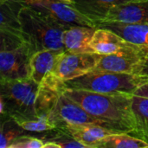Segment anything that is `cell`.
Masks as SVG:
<instances>
[{"label": "cell", "mask_w": 148, "mask_h": 148, "mask_svg": "<svg viewBox=\"0 0 148 148\" xmlns=\"http://www.w3.org/2000/svg\"><path fill=\"white\" fill-rule=\"evenodd\" d=\"M20 19L25 40L33 54L43 49L66 51L63 43L66 28L26 3L20 11Z\"/></svg>", "instance_id": "7a4b0ae2"}, {"label": "cell", "mask_w": 148, "mask_h": 148, "mask_svg": "<svg viewBox=\"0 0 148 148\" xmlns=\"http://www.w3.org/2000/svg\"><path fill=\"white\" fill-rule=\"evenodd\" d=\"M95 29L96 28L82 25H75L66 29L63 33V43L66 51L72 53L92 52L89 42Z\"/></svg>", "instance_id": "5bb4252c"}, {"label": "cell", "mask_w": 148, "mask_h": 148, "mask_svg": "<svg viewBox=\"0 0 148 148\" xmlns=\"http://www.w3.org/2000/svg\"><path fill=\"white\" fill-rule=\"evenodd\" d=\"M45 140L28 135L18 137L10 148H43Z\"/></svg>", "instance_id": "44dd1931"}, {"label": "cell", "mask_w": 148, "mask_h": 148, "mask_svg": "<svg viewBox=\"0 0 148 148\" xmlns=\"http://www.w3.org/2000/svg\"><path fill=\"white\" fill-rule=\"evenodd\" d=\"M40 84L30 78L1 82V114L14 120L36 119V100Z\"/></svg>", "instance_id": "277c9868"}, {"label": "cell", "mask_w": 148, "mask_h": 148, "mask_svg": "<svg viewBox=\"0 0 148 148\" xmlns=\"http://www.w3.org/2000/svg\"><path fill=\"white\" fill-rule=\"evenodd\" d=\"M0 3V32L15 35L25 39L20 19V11L25 3L23 0H3Z\"/></svg>", "instance_id": "7c38bea8"}, {"label": "cell", "mask_w": 148, "mask_h": 148, "mask_svg": "<svg viewBox=\"0 0 148 148\" xmlns=\"http://www.w3.org/2000/svg\"><path fill=\"white\" fill-rule=\"evenodd\" d=\"M138 1L142 0H74L73 5L97 26L113 8Z\"/></svg>", "instance_id": "4fadbf2b"}, {"label": "cell", "mask_w": 148, "mask_h": 148, "mask_svg": "<svg viewBox=\"0 0 148 148\" xmlns=\"http://www.w3.org/2000/svg\"><path fill=\"white\" fill-rule=\"evenodd\" d=\"M93 53L107 56L117 53L123 49H140L124 39L116 32L103 27H97L89 42Z\"/></svg>", "instance_id": "30bf717a"}, {"label": "cell", "mask_w": 148, "mask_h": 148, "mask_svg": "<svg viewBox=\"0 0 148 148\" xmlns=\"http://www.w3.org/2000/svg\"><path fill=\"white\" fill-rule=\"evenodd\" d=\"M147 62V50L142 49H123L114 54L102 56L92 71L145 74Z\"/></svg>", "instance_id": "52a82bcc"}, {"label": "cell", "mask_w": 148, "mask_h": 148, "mask_svg": "<svg viewBox=\"0 0 148 148\" xmlns=\"http://www.w3.org/2000/svg\"><path fill=\"white\" fill-rule=\"evenodd\" d=\"M61 53L52 49H43L35 52L30 57L29 78L40 84L44 77L52 71Z\"/></svg>", "instance_id": "2e32d148"}, {"label": "cell", "mask_w": 148, "mask_h": 148, "mask_svg": "<svg viewBox=\"0 0 148 148\" xmlns=\"http://www.w3.org/2000/svg\"><path fill=\"white\" fill-rule=\"evenodd\" d=\"M147 65H148V62H147Z\"/></svg>", "instance_id": "d4e9b609"}, {"label": "cell", "mask_w": 148, "mask_h": 148, "mask_svg": "<svg viewBox=\"0 0 148 148\" xmlns=\"http://www.w3.org/2000/svg\"><path fill=\"white\" fill-rule=\"evenodd\" d=\"M55 23L68 29L75 25L97 28L95 22L80 12L73 4L61 0H23Z\"/></svg>", "instance_id": "5b68a950"}, {"label": "cell", "mask_w": 148, "mask_h": 148, "mask_svg": "<svg viewBox=\"0 0 148 148\" xmlns=\"http://www.w3.org/2000/svg\"><path fill=\"white\" fill-rule=\"evenodd\" d=\"M148 23V0L134 2L113 8L97 23Z\"/></svg>", "instance_id": "8fae6325"}, {"label": "cell", "mask_w": 148, "mask_h": 148, "mask_svg": "<svg viewBox=\"0 0 148 148\" xmlns=\"http://www.w3.org/2000/svg\"><path fill=\"white\" fill-rule=\"evenodd\" d=\"M132 108L135 120V129L131 135L148 144V99L133 95Z\"/></svg>", "instance_id": "e0dca14e"}, {"label": "cell", "mask_w": 148, "mask_h": 148, "mask_svg": "<svg viewBox=\"0 0 148 148\" xmlns=\"http://www.w3.org/2000/svg\"><path fill=\"white\" fill-rule=\"evenodd\" d=\"M61 1H63V2H65V3H71V4H73V3H74V0H61Z\"/></svg>", "instance_id": "603a6c76"}, {"label": "cell", "mask_w": 148, "mask_h": 148, "mask_svg": "<svg viewBox=\"0 0 148 148\" xmlns=\"http://www.w3.org/2000/svg\"><path fill=\"white\" fill-rule=\"evenodd\" d=\"M133 95H136V96H140V97H143V98H147L148 99V81L147 82H145L144 84H142L134 93Z\"/></svg>", "instance_id": "7402d4cb"}, {"label": "cell", "mask_w": 148, "mask_h": 148, "mask_svg": "<svg viewBox=\"0 0 148 148\" xmlns=\"http://www.w3.org/2000/svg\"><path fill=\"white\" fill-rule=\"evenodd\" d=\"M147 81V74L91 71L80 77L64 82V87L65 88L86 90L100 94L134 95Z\"/></svg>", "instance_id": "3957f363"}, {"label": "cell", "mask_w": 148, "mask_h": 148, "mask_svg": "<svg viewBox=\"0 0 148 148\" xmlns=\"http://www.w3.org/2000/svg\"><path fill=\"white\" fill-rule=\"evenodd\" d=\"M101 55L97 53L62 52L51 73L62 82L80 77L91 72L99 63Z\"/></svg>", "instance_id": "ba28073f"}, {"label": "cell", "mask_w": 148, "mask_h": 148, "mask_svg": "<svg viewBox=\"0 0 148 148\" xmlns=\"http://www.w3.org/2000/svg\"><path fill=\"white\" fill-rule=\"evenodd\" d=\"M24 129L12 117L6 116L1 124L0 148H10L14 141L24 134Z\"/></svg>", "instance_id": "d6986e66"}, {"label": "cell", "mask_w": 148, "mask_h": 148, "mask_svg": "<svg viewBox=\"0 0 148 148\" xmlns=\"http://www.w3.org/2000/svg\"><path fill=\"white\" fill-rule=\"evenodd\" d=\"M63 94L105 123L108 128L116 133H134L135 120L132 108L133 95L100 94L71 88H64Z\"/></svg>", "instance_id": "6da1fadb"}, {"label": "cell", "mask_w": 148, "mask_h": 148, "mask_svg": "<svg viewBox=\"0 0 148 148\" xmlns=\"http://www.w3.org/2000/svg\"><path fill=\"white\" fill-rule=\"evenodd\" d=\"M97 27L111 29L127 41L148 51V23H101Z\"/></svg>", "instance_id": "9a60e30c"}, {"label": "cell", "mask_w": 148, "mask_h": 148, "mask_svg": "<svg viewBox=\"0 0 148 148\" xmlns=\"http://www.w3.org/2000/svg\"><path fill=\"white\" fill-rule=\"evenodd\" d=\"M33 55L29 44L25 42L0 49L1 82L29 78L30 57Z\"/></svg>", "instance_id": "8992f818"}, {"label": "cell", "mask_w": 148, "mask_h": 148, "mask_svg": "<svg viewBox=\"0 0 148 148\" xmlns=\"http://www.w3.org/2000/svg\"><path fill=\"white\" fill-rule=\"evenodd\" d=\"M16 122L28 132L42 133L56 128V126L49 120L48 116H42L32 120H18Z\"/></svg>", "instance_id": "ffe728a7"}, {"label": "cell", "mask_w": 148, "mask_h": 148, "mask_svg": "<svg viewBox=\"0 0 148 148\" xmlns=\"http://www.w3.org/2000/svg\"><path fill=\"white\" fill-rule=\"evenodd\" d=\"M49 118L56 126V128H63L67 125L85 124H97L108 128L105 123L89 114L78 103L68 98L63 92Z\"/></svg>", "instance_id": "9c48e42d"}, {"label": "cell", "mask_w": 148, "mask_h": 148, "mask_svg": "<svg viewBox=\"0 0 148 148\" xmlns=\"http://www.w3.org/2000/svg\"><path fill=\"white\" fill-rule=\"evenodd\" d=\"M95 148H148V144L127 133H117L101 140Z\"/></svg>", "instance_id": "ac0fdd59"}, {"label": "cell", "mask_w": 148, "mask_h": 148, "mask_svg": "<svg viewBox=\"0 0 148 148\" xmlns=\"http://www.w3.org/2000/svg\"><path fill=\"white\" fill-rule=\"evenodd\" d=\"M1 1H3V0H1Z\"/></svg>", "instance_id": "cb8c5ba5"}]
</instances>
